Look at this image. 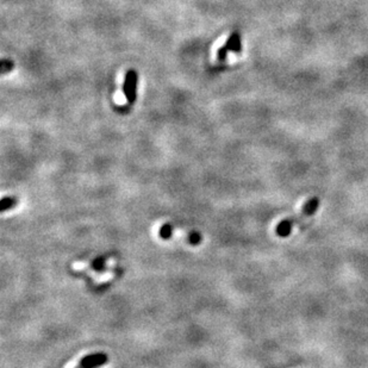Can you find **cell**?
Here are the masks:
<instances>
[{"instance_id":"4","label":"cell","mask_w":368,"mask_h":368,"mask_svg":"<svg viewBox=\"0 0 368 368\" xmlns=\"http://www.w3.org/2000/svg\"><path fill=\"white\" fill-rule=\"evenodd\" d=\"M16 199L13 198H9V197H6V198L3 199L2 202V210L3 211H6L9 209H12V207L16 205Z\"/></svg>"},{"instance_id":"5","label":"cell","mask_w":368,"mask_h":368,"mask_svg":"<svg viewBox=\"0 0 368 368\" xmlns=\"http://www.w3.org/2000/svg\"><path fill=\"white\" fill-rule=\"evenodd\" d=\"M13 68V62L10 60H3L2 62V73H6Z\"/></svg>"},{"instance_id":"3","label":"cell","mask_w":368,"mask_h":368,"mask_svg":"<svg viewBox=\"0 0 368 368\" xmlns=\"http://www.w3.org/2000/svg\"><path fill=\"white\" fill-rule=\"evenodd\" d=\"M107 362V356L105 354H92L81 360L76 368H98Z\"/></svg>"},{"instance_id":"2","label":"cell","mask_w":368,"mask_h":368,"mask_svg":"<svg viewBox=\"0 0 368 368\" xmlns=\"http://www.w3.org/2000/svg\"><path fill=\"white\" fill-rule=\"evenodd\" d=\"M137 85H138V74L135 69H130L126 72L125 79L123 83V93L125 96L127 103H135L137 97Z\"/></svg>"},{"instance_id":"1","label":"cell","mask_w":368,"mask_h":368,"mask_svg":"<svg viewBox=\"0 0 368 368\" xmlns=\"http://www.w3.org/2000/svg\"><path fill=\"white\" fill-rule=\"evenodd\" d=\"M242 50V42H241V35L240 32H232L229 36V38L225 41L224 46L221 47L217 50V59L220 61H224L227 59L229 53H241Z\"/></svg>"}]
</instances>
